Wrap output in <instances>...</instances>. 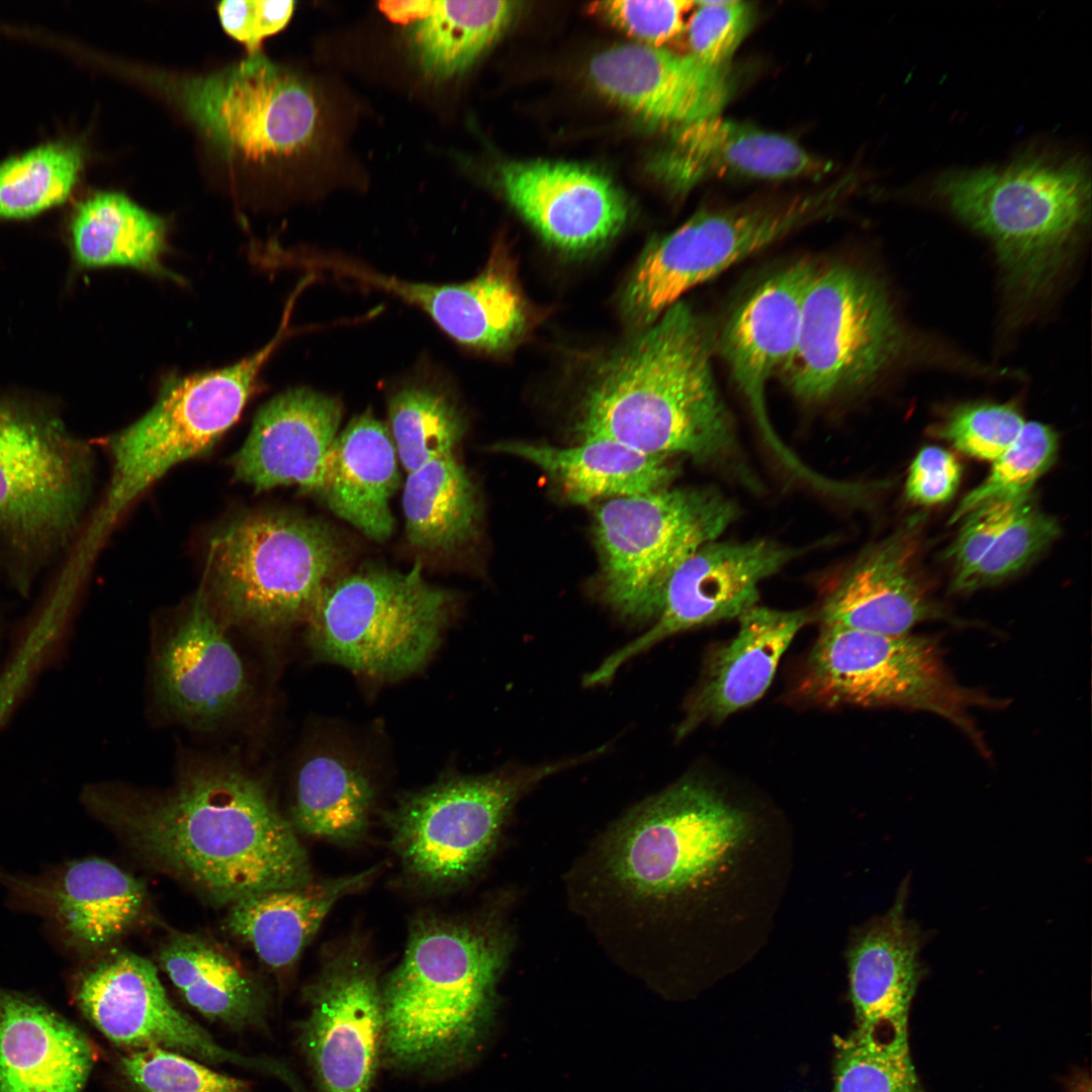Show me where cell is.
<instances>
[{
	"mask_svg": "<svg viewBox=\"0 0 1092 1092\" xmlns=\"http://www.w3.org/2000/svg\"><path fill=\"white\" fill-rule=\"evenodd\" d=\"M1059 534L1058 522L1028 496L982 558L954 578L953 588L971 592L1006 579L1029 564Z\"/></svg>",
	"mask_w": 1092,
	"mask_h": 1092,
	"instance_id": "cell-44",
	"label": "cell"
},
{
	"mask_svg": "<svg viewBox=\"0 0 1092 1092\" xmlns=\"http://www.w3.org/2000/svg\"><path fill=\"white\" fill-rule=\"evenodd\" d=\"M593 83L635 115L674 129L718 115L734 90L727 66H712L690 53L648 44H622L597 55Z\"/></svg>",
	"mask_w": 1092,
	"mask_h": 1092,
	"instance_id": "cell-21",
	"label": "cell"
},
{
	"mask_svg": "<svg viewBox=\"0 0 1092 1092\" xmlns=\"http://www.w3.org/2000/svg\"><path fill=\"white\" fill-rule=\"evenodd\" d=\"M89 1039L34 999L0 987V1092H82Z\"/></svg>",
	"mask_w": 1092,
	"mask_h": 1092,
	"instance_id": "cell-29",
	"label": "cell"
},
{
	"mask_svg": "<svg viewBox=\"0 0 1092 1092\" xmlns=\"http://www.w3.org/2000/svg\"><path fill=\"white\" fill-rule=\"evenodd\" d=\"M491 449L535 464L569 502L579 505L658 491L669 487L677 474L671 456L649 454L609 438L585 439L566 448L502 442Z\"/></svg>",
	"mask_w": 1092,
	"mask_h": 1092,
	"instance_id": "cell-33",
	"label": "cell"
},
{
	"mask_svg": "<svg viewBox=\"0 0 1092 1092\" xmlns=\"http://www.w3.org/2000/svg\"><path fill=\"white\" fill-rule=\"evenodd\" d=\"M688 25L691 55L712 66H727L750 31L755 8L740 0L700 1Z\"/></svg>",
	"mask_w": 1092,
	"mask_h": 1092,
	"instance_id": "cell-46",
	"label": "cell"
},
{
	"mask_svg": "<svg viewBox=\"0 0 1092 1092\" xmlns=\"http://www.w3.org/2000/svg\"><path fill=\"white\" fill-rule=\"evenodd\" d=\"M90 452L55 419L0 403V533L22 548L66 541L77 528Z\"/></svg>",
	"mask_w": 1092,
	"mask_h": 1092,
	"instance_id": "cell-15",
	"label": "cell"
},
{
	"mask_svg": "<svg viewBox=\"0 0 1092 1092\" xmlns=\"http://www.w3.org/2000/svg\"><path fill=\"white\" fill-rule=\"evenodd\" d=\"M342 416L339 398L310 388L274 396L232 459L236 478L258 491L296 485L315 493Z\"/></svg>",
	"mask_w": 1092,
	"mask_h": 1092,
	"instance_id": "cell-25",
	"label": "cell"
},
{
	"mask_svg": "<svg viewBox=\"0 0 1092 1092\" xmlns=\"http://www.w3.org/2000/svg\"><path fill=\"white\" fill-rule=\"evenodd\" d=\"M16 902L44 915L81 951L99 950L138 921L145 884L102 858L72 861L38 878L0 875Z\"/></svg>",
	"mask_w": 1092,
	"mask_h": 1092,
	"instance_id": "cell-23",
	"label": "cell"
},
{
	"mask_svg": "<svg viewBox=\"0 0 1092 1092\" xmlns=\"http://www.w3.org/2000/svg\"><path fill=\"white\" fill-rule=\"evenodd\" d=\"M81 149L49 143L0 163V217L23 218L62 203L78 181Z\"/></svg>",
	"mask_w": 1092,
	"mask_h": 1092,
	"instance_id": "cell-40",
	"label": "cell"
},
{
	"mask_svg": "<svg viewBox=\"0 0 1092 1092\" xmlns=\"http://www.w3.org/2000/svg\"><path fill=\"white\" fill-rule=\"evenodd\" d=\"M830 1092H924L912 1063L908 1035L883 1037L854 1029L835 1036Z\"/></svg>",
	"mask_w": 1092,
	"mask_h": 1092,
	"instance_id": "cell-41",
	"label": "cell"
},
{
	"mask_svg": "<svg viewBox=\"0 0 1092 1092\" xmlns=\"http://www.w3.org/2000/svg\"><path fill=\"white\" fill-rule=\"evenodd\" d=\"M260 351L216 370L165 380L153 406L109 442L112 475L91 527L98 538L152 483L175 465L200 456L238 421L259 374L285 332Z\"/></svg>",
	"mask_w": 1092,
	"mask_h": 1092,
	"instance_id": "cell-9",
	"label": "cell"
},
{
	"mask_svg": "<svg viewBox=\"0 0 1092 1092\" xmlns=\"http://www.w3.org/2000/svg\"><path fill=\"white\" fill-rule=\"evenodd\" d=\"M830 168L789 136L720 114L675 128L654 163L657 176L676 191L713 178L819 177Z\"/></svg>",
	"mask_w": 1092,
	"mask_h": 1092,
	"instance_id": "cell-24",
	"label": "cell"
},
{
	"mask_svg": "<svg viewBox=\"0 0 1092 1092\" xmlns=\"http://www.w3.org/2000/svg\"><path fill=\"white\" fill-rule=\"evenodd\" d=\"M694 2L685 0H613L601 10L632 36L657 47L682 32L684 15Z\"/></svg>",
	"mask_w": 1092,
	"mask_h": 1092,
	"instance_id": "cell-47",
	"label": "cell"
},
{
	"mask_svg": "<svg viewBox=\"0 0 1092 1092\" xmlns=\"http://www.w3.org/2000/svg\"><path fill=\"white\" fill-rule=\"evenodd\" d=\"M508 201L549 243L570 253L600 247L623 226L627 203L603 174L560 162H511L497 171Z\"/></svg>",
	"mask_w": 1092,
	"mask_h": 1092,
	"instance_id": "cell-22",
	"label": "cell"
},
{
	"mask_svg": "<svg viewBox=\"0 0 1092 1092\" xmlns=\"http://www.w3.org/2000/svg\"><path fill=\"white\" fill-rule=\"evenodd\" d=\"M387 415V428L406 473L454 454L467 431L466 419L453 397L429 386L396 390L388 399Z\"/></svg>",
	"mask_w": 1092,
	"mask_h": 1092,
	"instance_id": "cell-39",
	"label": "cell"
},
{
	"mask_svg": "<svg viewBox=\"0 0 1092 1092\" xmlns=\"http://www.w3.org/2000/svg\"><path fill=\"white\" fill-rule=\"evenodd\" d=\"M81 801L146 862L216 905L313 881L290 820L235 760H189L162 792L90 784Z\"/></svg>",
	"mask_w": 1092,
	"mask_h": 1092,
	"instance_id": "cell-1",
	"label": "cell"
},
{
	"mask_svg": "<svg viewBox=\"0 0 1092 1092\" xmlns=\"http://www.w3.org/2000/svg\"><path fill=\"white\" fill-rule=\"evenodd\" d=\"M847 175L806 194L701 210L654 242L626 290L636 321H656L690 289L787 235L834 213L852 188Z\"/></svg>",
	"mask_w": 1092,
	"mask_h": 1092,
	"instance_id": "cell-10",
	"label": "cell"
},
{
	"mask_svg": "<svg viewBox=\"0 0 1092 1092\" xmlns=\"http://www.w3.org/2000/svg\"><path fill=\"white\" fill-rule=\"evenodd\" d=\"M907 896L903 883L891 909L860 930L848 951L855 1029L871 1035H908L910 1007L924 974V937L906 916Z\"/></svg>",
	"mask_w": 1092,
	"mask_h": 1092,
	"instance_id": "cell-27",
	"label": "cell"
},
{
	"mask_svg": "<svg viewBox=\"0 0 1092 1092\" xmlns=\"http://www.w3.org/2000/svg\"><path fill=\"white\" fill-rule=\"evenodd\" d=\"M1028 496L987 504L963 520L964 525L947 553L954 566V578L968 572L982 558Z\"/></svg>",
	"mask_w": 1092,
	"mask_h": 1092,
	"instance_id": "cell-48",
	"label": "cell"
},
{
	"mask_svg": "<svg viewBox=\"0 0 1092 1092\" xmlns=\"http://www.w3.org/2000/svg\"><path fill=\"white\" fill-rule=\"evenodd\" d=\"M961 476V464L951 453L935 446L925 447L910 466L907 496L923 506L944 503L957 491Z\"/></svg>",
	"mask_w": 1092,
	"mask_h": 1092,
	"instance_id": "cell-50",
	"label": "cell"
},
{
	"mask_svg": "<svg viewBox=\"0 0 1092 1092\" xmlns=\"http://www.w3.org/2000/svg\"><path fill=\"white\" fill-rule=\"evenodd\" d=\"M804 551L766 538L704 544L670 578L656 624L608 657L586 684L609 681L623 663L669 636L738 618L757 605L760 582Z\"/></svg>",
	"mask_w": 1092,
	"mask_h": 1092,
	"instance_id": "cell-18",
	"label": "cell"
},
{
	"mask_svg": "<svg viewBox=\"0 0 1092 1092\" xmlns=\"http://www.w3.org/2000/svg\"><path fill=\"white\" fill-rule=\"evenodd\" d=\"M401 503L405 537L422 552L452 555L478 534L477 488L454 454L407 473Z\"/></svg>",
	"mask_w": 1092,
	"mask_h": 1092,
	"instance_id": "cell-35",
	"label": "cell"
},
{
	"mask_svg": "<svg viewBox=\"0 0 1092 1092\" xmlns=\"http://www.w3.org/2000/svg\"><path fill=\"white\" fill-rule=\"evenodd\" d=\"M375 871L371 868L300 887L249 895L230 905L225 928L249 944L269 969L286 972L297 962L335 905L362 889Z\"/></svg>",
	"mask_w": 1092,
	"mask_h": 1092,
	"instance_id": "cell-32",
	"label": "cell"
},
{
	"mask_svg": "<svg viewBox=\"0 0 1092 1092\" xmlns=\"http://www.w3.org/2000/svg\"><path fill=\"white\" fill-rule=\"evenodd\" d=\"M572 761L442 780L404 797L388 817L391 844L405 876L429 890L468 882L492 852L518 799Z\"/></svg>",
	"mask_w": 1092,
	"mask_h": 1092,
	"instance_id": "cell-12",
	"label": "cell"
},
{
	"mask_svg": "<svg viewBox=\"0 0 1092 1092\" xmlns=\"http://www.w3.org/2000/svg\"><path fill=\"white\" fill-rule=\"evenodd\" d=\"M816 267L799 259L763 279L733 309L716 342L763 436L794 472L803 463L772 430L765 387L794 355L804 295Z\"/></svg>",
	"mask_w": 1092,
	"mask_h": 1092,
	"instance_id": "cell-19",
	"label": "cell"
},
{
	"mask_svg": "<svg viewBox=\"0 0 1092 1092\" xmlns=\"http://www.w3.org/2000/svg\"><path fill=\"white\" fill-rule=\"evenodd\" d=\"M158 960L183 999L203 1017L233 1031L268 1032L267 989L218 945L177 932L162 943Z\"/></svg>",
	"mask_w": 1092,
	"mask_h": 1092,
	"instance_id": "cell-34",
	"label": "cell"
},
{
	"mask_svg": "<svg viewBox=\"0 0 1092 1092\" xmlns=\"http://www.w3.org/2000/svg\"><path fill=\"white\" fill-rule=\"evenodd\" d=\"M74 998L83 1015L121 1052L163 1049L211 1066L233 1065L271 1076L293 1092L300 1087L278 1061L216 1041L171 1001L156 966L136 953L113 951L86 969L76 980Z\"/></svg>",
	"mask_w": 1092,
	"mask_h": 1092,
	"instance_id": "cell-16",
	"label": "cell"
},
{
	"mask_svg": "<svg viewBox=\"0 0 1092 1092\" xmlns=\"http://www.w3.org/2000/svg\"><path fill=\"white\" fill-rule=\"evenodd\" d=\"M398 463L388 428L365 412L335 438L315 494L367 538L384 542L394 530L390 500L400 485Z\"/></svg>",
	"mask_w": 1092,
	"mask_h": 1092,
	"instance_id": "cell-30",
	"label": "cell"
},
{
	"mask_svg": "<svg viewBox=\"0 0 1092 1092\" xmlns=\"http://www.w3.org/2000/svg\"><path fill=\"white\" fill-rule=\"evenodd\" d=\"M324 266L420 307L452 339L471 348L500 351L526 327L525 301L504 251H494L483 271L461 284L407 282L334 260Z\"/></svg>",
	"mask_w": 1092,
	"mask_h": 1092,
	"instance_id": "cell-26",
	"label": "cell"
},
{
	"mask_svg": "<svg viewBox=\"0 0 1092 1092\" xmlns=\"http://www.w3.org/2000/svg\"><path fill=\"white\" fill-rule=\"evenodd\" d=\"M293 9V1L229 0L217 6L223 29L250 53L259 51L264 37L281 30Z\"/></svg>",
	"mask_w": 1092,
	"mask_h": 1092,
	"instance_id": "cell-49",
	"label": "cell"
},
{
	"mask_svg": "<svg viewBox=\"0 0 1092 1092\" xmlns=\"http://www.w3.org/2000/svg\"><path fill=\"white\" fill-rule=\"evenodd\" d=\"M1025 423L1011 403L972 402L950 411L939 433L965 454L995 461L1017 439Z\"/></svg>",
	"mask_w": 1092,
	"mask_h": 1092,
	"instance_id": "cell-45",
	"label": "cell"
},
{
	"mask_svg": "<svg viewBox=\"0 0 1092 1092\" xmlns=\"http://www.w3.org/2000/svg\"><path fill=\"white\" fill-rule=\"evenodd\" d=\"M739 515L738 505L713 486L605 500L594 514L602 599L628 621L657 618L677 568Z\"/></svg>",
	"mask_w": 1092,
	"mask_h": 1092,
	"instance_id": "cell-8",
	"label": "cell"
},
{
	"mask_svg": "<svg viewBox=\"0 0 1092 1092\" xmlns=\"http://www.w3.org/2000/svg\"><path fill=\"white\" fill-rule=\"evenodd\" d=\"M374 797L360 769L340 756L320 753L307 758L297 774L289 820L297 833L349 845L366 834Z\"/></svg>",
	"mask_w": 1092,
	"mask_h": 1092,
	"instance_id": "cell-37",
	"label": "cell"
},
{
	"mask_svg": "<svg viewBox=\"0 0 1092 1092\" xmlns=\"http://www.w3.org/2000/svg\"><path fill=\"white\" fill-rule=\"evenodd\" d=\"M154 663L160 702L185 724L218 726L250 696L244 663L203 590L164 636Z\"/></svg>",
	"mask_w": 1092,
	"mask_h": 1092,
	"instance_id": "cell-20",
	"label": "cell"
},
{
	"mask_svg": "<svg viewBox=\"0 0 1092 1092\" xmlns=\"http://www.w3.org/2000/svg\"><path fill=\"white\" fill-rule=\"evenodd\" d=\"M453 602L426 580L420 562L404 572L369 567L341 574L307 617V639L317 655L351 670L403 676L437 648Z\"/></svg>",
	"mask_w": 1092,
	"mask_h": 1092,
	"instance_id": "cell-7",
	"label": "cell"
},
{
	"mask_svg": "<svg viewBox=\"0 0 1092 1092\" xmlns=\"http://www.w3.org/2000/svg\"><path fill=\"white\" fill-rule=\"evenodd\" d=\"M347 559L345 542L322 520L282 511L251 514L209 541L202 590L229 622L277 631L306 621Z\"/></svg>",
	"mask_w": 1092,
	"mask_h": 1092,
	"instance_id": "cell-6",
	"label": "cell"
},
{
	"mask_svg": "<svg viewBox=\"0 0 1092 1092\" xmlns=\"http://www.w3.org/2000/svg\"><path fill=\"white\" fill-rule=\"evenodd\" d=\"M1057 451L1058 437L1052 428L1038 422L1025 423L1012 445L993 461L985 480L961 500L950 523L964 520L987 504L1028 496L1036 480L1054 463Z\"/></svg>",
	"mask_w": 1092,
	"mask_h": 1092,
	"instance_id": "cell-43",
	"label": "cell"
},
{
	"mask_svg": "<svg viewBox=\"0 0 1092 1092\" xmlns=\"http://www.w3.org/2000/svg\"><path fill=\"white\" fill-rule=\"evenodd\" d=\"M901 345L890 300L875 278L842 262L817 265L804 295L796 349L781 374L800 400L822 403L869 385Z\"/></svg>",
	"mask_w": 1092,
	"mask_h": 1092,
	"instance_id": "cell-11",
	"label": "cell"
},
{
	"mask_svg": "<svg viewBox=\"0 0 1092 1092\" xmlns=\"http://www.w3.org/2000/svg\"><path fill=\"white\" fill-rule=\"evenodd\" d=\"M1067 1092H1091L1090 1078L1084 1075L1074 1077Z\"/></svg>",
	"mask_w": 1092,
	"mask_h": 1092,
	"instance_id": "cell-52",
	"label": "cell"
},
{
	"mask_svg": "<svg viewBox=\"0 0 1092 1092\" xmlns=\"http://www.w3.org/2000/svg\"><path fill=\"white\" fill-rule=\"evenodd\" d=\"M807 699L826 706H901L933 712L965 731L972 695L957 687L929 638L823 626L800 685Z\"/></svg>",
	"mask_w": 1092,
	"mask_h": 1092,
	"instance_id": "cell-13",
	"label": "cell"
},
{
	"mask_svg": "<svg viewBox=\"0 0 1092 1092\" xmlns=\"http://www.w3.org/2000/svg\"><path fill=\"white\" fill-rule=\"evenodd\" d=\"M430 0H396L381 1L378 3L382 11L391 21L407 25L426 13Z\"/></svg>",
	"mask_w": 1092,
	"mask_h": 1092,
	"instance_id": "cell-51",
	"label": "cell"
},
{
	"mask_svg": "<svg viewBox=\"0 0 1092 1092\" xmlns=\"http://www.w3.org/2000/svg\"><path fill=\"white\" fill-rule=\"evenodd\" d=\"M114 1076L121 1092H252L247 1080L156 1048L121 1052Z\"/></svg>",
	"mask_w": 1092,
	"mask_h": 1092,
	"instance_id": "cell-42",
	"label": "cell"
},
{
	"mask_svg": "<svg viewBox=\"0 0 1092 1092\" xmlns=\"http://www.w3.org/2000/svg\"><path fill=\"white\" fill-rule=\"evenodd\" d=\"M738 619L737 634L713 654L703 685L678 727V736L703 721H721L760 699L808 614L756 605Z\"/></svg>",
	"mask_w": 1092,
	"mask_h": 1092,
	"instance_id": "cell-31",
	"label": "cell"
},
{
	"mask_svg": "<svg viewBox=\"0 0 1092 1092\" xmlns=\"http://www.w3.org/2000/svg\"><path fill=\"white\" fill-rule=\"evenodd\" d=\"M915 525L906 526L863 551L824 598L823 626L904 635L931 618L933 607L918 579Z\"/></svg>",
	"mask_w": 1092,
	"mask_h": 1092,
	"instance_id": "cell-28",
	"label": "cell"
},
{
	"mask_svg": "<svg viewBox=\"0 0 1092 1092\" xmlns=\"http://www.w3.org/2000/svg\"><path fill=\"white\" fill-rule=\"evenodd\" d=\"M298 1042L321 1092H369L382 1051L378 969L357 942L333 949L305 988Z\"/></svg>",
	"mask_w": 1092,
	"mask_h": 1092,
	"instance_id": "cell-17",
	"label": "cell"
},
{
	"mask_svg": "<svg viewBox=\"0 0 1092 1092\" xmlns=\"http://www.w3.org/2000/svg\"><path fill=\"white\" fill-rule=\"evenodd\" d=\"M510 1H432L407 24L406 37L421 70L437 80L468 70L510 24Z\"/></svg>",
	"mask_w": 1092,
	"mask_h": 1092,
	"instance_id": "cell-38",
	"label": "cell"
},
{
	"mask_svg": "<svg viewBox=\"0 0 1092 1092\" xmlns=\"http://www.w3.org/2000/svg\"><path fill=\"white\" fill-rule=\"evenodd\" d=\"M181 97L203 134L235 159L290 157L313 145L321 128L313 89L259 51L186 81Z\"/></svg>",
	"mask_w": 1092,
	"mask_h": 1092,
	"instance_id": "cell-14",
	"label": "cell"
},
{
	"mask_svg": "<svg viewBox=\"0 0 1092 1092\" xmlns=\"http://www.w3.org/2000/svg\"><path fill=\"white\" fill-rule=\"evenodd\" d=\"M927 186L991 241L1023 297L1051 284L1090 217V174L1075 155L1026 152L1003 165L945 170Z\"/></svg>",
	"mask_w": 1092,
	"mask_h": 1092,
	"instance_id": "cell-4",
	"label": "cell"
},
{
	"mask_svg": "<svg viewBox=\"0 0 1092 1092\" xmlns=\"http://www.w3.org/2000/svg\"><path fill=\"white\" fill-rule=\"evenodd\" d=\"M748 817L711 786L688 780L643 802L604 839L600 889L651 916L707 886L744 844Z\"/></svg>",
	"mask_w": 1092,
	"mask_h": 1092,
	"instance_id": "cell-5",
	"label": "cell"
},
{
	"mask_svg": "<svg viewBox=\"0 0 1092 1092\" xmlns=\"http://www.w3.org/2000/svg\"><path fill=\"white\" fill-rule=\"evenodd\" d=\"M510 947L491 920L418 916L400 962L382 982L385 1059L427 1073L467 1062L493 1015Z\"/></svg>",
	"mask_w": 1092,
	"mask_h": 1092,
	"instance_id": "cell-3",
	"label": "cell"
},
{
	"mask_svg": "<svg viewBox=\"0 0 1092 1092\" xmlns=\"http://www.w3.org/2000/svg\"><path fill=\"white\" fill-rule=\"evenodd\" d=\"M715 346L694 309L671 305L605 363L583 400L576 426L581 440L609 438L736 471L739 443L714 377Z\"/></svg>",
	"mask_w": 1092,
	"mask_h": 1092,
	"instance_id": "cell-2",
	"label": "cell"
},
{
	"mask_svg": "<svg viewBox=\"0 0 1092 1092\" xmlns=\"http://www.w3.org/2000/svg\"><path fill=\"white\" fill-rule=\"evenodd\" d=\"M72 235L76 258L83 266H121L170 274L162 265L164 220L122 193L100 192L80 203Z\"/></svg>",
	"mask_w": 1092,
	"mask_h": 1092,
	"instance_id": "cell-36",
	"label": "cell"
}]
</instances>
